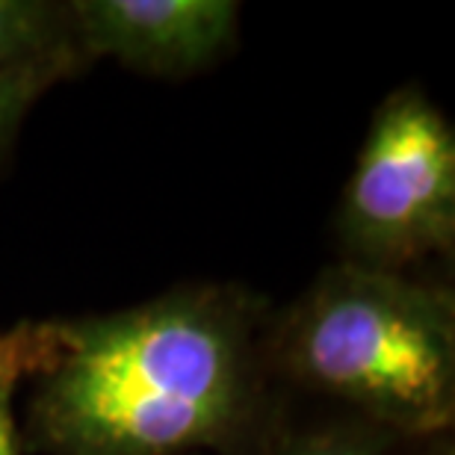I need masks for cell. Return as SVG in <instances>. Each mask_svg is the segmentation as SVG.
Returning <instances> with one entry per match:
<instances>
[{
    "label": "cell",
    "mask_w": 455,
    "mask_h": 455,
    "mask_svg": "<svg viewBox=\"0 0 455 455\" xmlns=\"http://www.w3.org/2000/svg\"><path fill=\"white\" fill-rule=\"evenodd\" d=\"M36 420L62 455H169L216 441L243 399L234 320L207 299H163L53 325Z\"/></svg>",
    "instance_id": "cell-1"
},
{
    "label": "cell",
    "mask_w": 455,
    "mask_h": 455,
    "mask_svg": "<svg viewBox=\"0 0 455 455\" xmlns=\"http://www.w3.org/2000/svg\"><path fill=\"white\" fill-rule=\"evenodd\" d=\"M307 385L405 432H435L455 411V316L447 296L385 269L320 278L287 340Z\"/></svg>",
    "instance_id": "cell-2"
},
{
    "label": "cell",
    "mask_w": 455,
    "mask_h": 455,
    "mask_svg": "<svg viewBox=\"0 0 455 455\" xmlns=\"http://www.w3.org/2000/svg\"><path fill=\"white\" fill-rule=\"evenodd\" d=\"M343 231L355 251L379 263L450 245L455 136L420 92H399L379 110L346 189Z\"/></svg>",
    "instance_id": "cell-3"
},
{
    "label": "cell",
    "mask_w": 455,
    "mask_h": 455,
    "mask_svg": "<svg viewBox=\"0 0 455 455\" xmlns=\"http://www.w3.org/2000/svg\"><path fill=\"white\" fill-rule=\"evenodd\" d=\"M71 24L86 51L154 75L204 68L234 42V0H80Z\"/></svg>",
    "instance_id": "cell-4"
},
{
    "label": "cell",
    "mask_w": 455,
    "mask_h": 455,
    "mask_svg": "<svg viewBox=\"0 0 455 455\" xmlns=\"http://www.w3.org/2000/svg\"><path fill=\"white\" fill-rule=\"evenodd\" d=\"M66 18L53 4L0 0V75L33 66H66Z\"/></svg>",
    "instance_id": "cell-5"
},
{
    "label": "cell",
    "mask_w": 455,
    "mask_h": 455,
    "mask_svg": "<svg viewBox=\"0 0 455 455\" xmlns=\"http://www.w3.org/2000/svg\"><path fill=\"white\" fill-rule=\"evenodd\" d=\"M53 346V325H18L0 334V455H18L15 420H12V390L27 370H36L48 361Z\"/></svg>",
    "instance_id": "cell-6"
},
{
    "label": "cell",
    "mask_w": 455,
    "mask_h": 455,
    "mask_svg": "<svg viewBox=\"0 0 455 455\" xmlns=\"http://www.w3.org/2000/svg\"><path fill=\"white\" fill-rule=\"evenodd\" d=\"M66 66H33L0 75V154L21 124L24 113L42 95V89L57 80Z\"/></svg>",
    "instance_id": "cell-7"
},
{
    "label": "cell",
    "mask_w": 455,
    "mask_h": 455,
    "mask_svg": "<svg viewBox=\"0 0 455 455\" xmlns=\"http://www.w3.org/2000/svg\"><path fill=\"white\" fill-rule=\"evenodd\" d=\"M293 455H372L370 443L358 441L355 435H325L311 441L307 447L296 450Z\"/></svg>",
    "instance_id": "cell-8"
}]
</instances>
